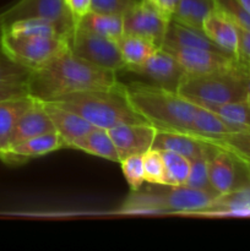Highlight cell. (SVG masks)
Listing matches in <instances>:
<instances>
[{
  "mask_svg": "<svg viewBox=\"0 0 250 251\" xmlns=\"http://www.w3.org/2000/svg\"><path fill=\"white\" fill-rule=\"evenodd\" d=\"M125 95L135 112L157 130L194 135V117L198 105L181 97L176 91L156 85L132 83L125 86Z\"/></svg>",
  "mask_w": 250,
  "mask_h": 251,
  "instance_id": "cell-2",
  "label": "cell"
},
{
  "mask_svg": "<svg viewBox=\"0 0 250 251\" xmlns=\"http://www.w3.org/2000/svg\"><path fill=\"white\" fill-rule=\"evenodd\" d=\"M65 147L63 139L56 131L38 135L28 140L12 145L5 150L0 158L11 163H21L31 158L44 156L50 152Z\"/></svg>",
  "mask_w": 250,
  "mask_h": 251,
  "instance_id": "cell-16",
  "label": "cell"
},
{
  "mask_svg": "<svg viewBox=\"0 0 250 251\" xmlns=\"http://www.w3.org/2000/svg\"><path fill=\"white\" fill-rule=\"evenodd\" d=\"M124 34H135L162 47L169 22L149 0L135 1L123 15Z\"/></svg>",
  "mask_w": 250,
  "mask_h": 251,
  "instance_id": "cell-10",
  "label": "cell"
},
{
  "mask_svg": "<svg viewBox=\"0 0 250 251\" xmlns=\"http://www.w3.org/2000/svg\"><path fill=\"white\" fill-rule=\"evenodd\" d=\"M176 92L189 102L205 108L247 100V93L239 76L235 73V66L227 73L203 75L185 74L178 85Z\"/></svg>",
  "mask_w": 250,
  "mask_h": 251,
  "instance_id": "cell-5",
  "label": "cell"
},
{
  "mask_svg": "<svg viewBox=\"0 0 250 251\" xmlns=\"http://www.w3.org/2000/svg\"><path fill=\"white\" fill-rule=\"evenodd\" d=\"M237 1L239 2L243 9H245L250 14V0H237Z\"/></svg>",
  "mask_w": 250,
  "mask_h": 251,
  "instance_id": "cell-42",
  "label": "cell"
},
{
  "mask_svg": "<svg viewBox=\"0 0 250 251\" xmlns=\"http://www.w3.org/2000/svg\"><path fill=\"white\" fill-rule=\"evenodd\" d=\"M208 176L213 190L223 195L250 184V166L233 152L215 145L207 157Z\"/></svg>",
  "mask_w": 250,
  "mask_h": 251,
  "instance_id": "cell-8",
  "label": "cell"
},
{
  "mask_svg": "<svg viewBox=\"0 0 250 251\" xmlns=\"http://www.w3.org/2000/svg\"><path fill=\"white\" fill-rule=\"evenodd\" d=\"M117 71L88 63L70 50L64 49L55 58L32 71L28 80L29 96L38 100H54L61 96L88 90L118 88Z\"/></svg>",
  "mask_w": 250,
  "mask_h": 251,
  "instance_id": "cell-1",
  "label": "cell"
},
{
  "mask_svg": "<svg viewBox=\"0 0 250 251\" xmlns=\"http://www.w3.org/2000/svg\"><path fill=\"white\" fill-rule=\"evenodd\" d=\"M29 96L28 83H0V102Z\"/></svg>",
  "mask_w": 250,
  "mask_h": 251,
  "instance_id": "cell-38",
  "label": "cell"
},
{
  "mask_svg": "<svg viewBox=\"0 0 250 251\" xmlns=\"http://www.w3.org/2000/svg\"><path fill=\"white\" fill-rule=\"evenodd\" d=\"M50 102L77 113L95 127L109 130L129 123H147L135 112L125 95V85L109 90H88L61 96Z\"/></svg>",
  "mask_w": 250,
  "mask_h": 251,
  "instance_id": "cell-3",
  "label": "cell"
},
{
  "mask_svg": "<svg viewBox=\"0 0 250 251\" xmlns=\"http://www.w3.org/2000/svg\"><path fill=\"white\" fill-rule=\"evenodd\" d=\"M216 9L213 0H180L172 20L196 29H202L203 20Z\"/></svg>",
  "mask_w": 250,
  "mask_h": 251,
  "instance_id": "cell-26",
  "label": "cell"
},
{
  "mask_svg": "<svg viewBox=\"0 0 250 251\" xmlns=\"http://www.w3.org/2000/svg\"><path fill=\"white\" fill-rule=\"evenodd\" d=\"M53 131H55V129H54L50 118L44 109L43 103L42 100H34L31 107L24 113V115L17 122L11 137H10L7 149L12 145H16L25 140L31 139V137Z\"/></svg>",
  "mask_w": 250,
  "mask_h": 251,
  "instance_id": "cell-17",
  "label": "cell"
},
{
  "mask_svg": "<svg viewBox=\"0 0 250 251\" xmlns=\"http://www.w3.org/2000/svg\"><path fill=\"white\" fill-rule=\"evenodd\" d=\"M210 142L233 152L244 161L250 162V129L232 132L220 139L211 140Z\"/></svg>",
  "mask_w": 250,
  "mask_h": 251,
  "instance_id": "cell-30",
  "label": "cell"
},
{
  "mask_svg": "<svg viewBox=\"0 0 250 251\" xmlns=\"http://www.w3.org/2000/svg\"><path fill=\"white\" fill-rule=\"evenodd\" d=\"M69 47L61 37H36L14 34L2 29L1 50L15 63L28 70L41 69Z\"/></svg>",
  "mask_w": 250,
  "mask_h": 251,
  "instance_id": "cell-6",
  "label": "cell"
},
{
  "mask_svg": "<svg viewBox=\"0 0 250 251\" xmlns=\"http://www.w3.org/2000/svg\"><path fill=\"white\" fill-rule=\"evenodd\" d=\"M216 193L199 190L188 185L169 186L164 190H149L134 194L124 203L126 212H158L171 211L176 213H200L217 199Z\"/></svg>",
  "mask_w": 250,
  "mask_h": 251,
  "instance_id": "cell-4",
  "label": "cell"
},
{
  "mask_svg": "<svg viewBox=\"0 0 250 251\" xmlns=\"http://www.w3.org/2000/svg\"><path fill=\"white\" fill-rule=\"evenodd\" d=\"M120 161L132 154H144L152 149L157 129L149 123H129L108 130Z\"/></svg>",
  "mask_w": 250,
  "mask_h": 251,
  "instance_id": "cell-13",
  "label": "cell"
},
{
  "mask_svg": "<svg viewBox=\"0 0 250 251\" xmlns=\"http://www.w3.org/2000/svg\"><path fill=\"white\" fill-rule=\"evenodd\" d=\"M31 96L0 102V156L7 149L12 131L20 118L33 103Z\"/></svg>",
  "mask_w": 250,
  "mask_h": 251,
  "instance_id": "cell-21",
  "label": "cell"
},
{
  "mask_svg": "<svg viewBox=\"0 0 250 251\" xmlns=\"http://www.w3.org/2000/svg\"><path fill=\"white\" fill-rule=\"evenodd\" d=\"M42 103L53 123L54 129L63 139L65 147L71 149L76 140L81 139L95 129L93 125L73 110L66 109L50 100H42Z\"/></svg>",
  "mask_w": 250,
  "mask_h": 251,
  "instance_id": "cell-15",
  "label": "cell"
},
{
  "mask_svg": "<svg viewBox=\"0 0 250 251\" xmlns=\"http://www.w3.org/2000/svg\"><path fill=\"white\" fill-rule=\"evenodd\" d=\"M164 17L172 20L180 0H149Z\"/></svg>",
  "mask_w": 250,
  "mask_h": 251,
  "instance_id": "cell-39",
  "label": "cell"
},
{
  "mask_svg": "<svg viewBox=\"0 0 250 251\" xmlns=\"http://www.w3.org/2000/svg\"><path fill=\"white\" fill-rule=\"evenodd\" d=\"M202 31L216 46L235 58L238 49L237 25L217 7L203 20Z\"/></svg>",
  "mask_w": 250,
  "mask_h": 251,
  "instance_id": "cell-18",
  "label": "cell"
},
{
  "mask_svg": "<svg viewBox=\"0 0 250 251\" xmlns=\"http://www.w3.org/2000/svg\"><path fill=\"white\" fill-rule=\"evenodd\" d=\"M124 178L132 191H137L145 183L144 154H132L120 161Z\"/></svg>",
  "mask_w": 250,
  "mask_h": 251,
  "instance_id": "cell-33",
  "label": "cell"
},
{
  "mask_svg": "<svg viewBox=\"0 0 250 251\" xmlns=\"http://www.w3.org/2000/svg\"><path fill=\"white\" fill-rule=\"evenodd\" d=\"M162 48L172 54L183 66L186 74L203 75V74L227 73L234 69L237 59L228 53L210 50L202 48H189L163 44Z\"/></svg>",
  "mask_w": 250,
  "mask_h": 251,
  "instance_id": "cell-11",
  "label": "cell"
},
{
  "mask_svg": "<svg viewBox=\"0 0 250 251\" xmlns=\"http://www.w3.org/2000/svg\"><path fill=\"white\" fill-rule=\"evenodd\" d=\"M66 2L73 12L75 22H77L81 17L85 16L90 11L92 0H66Z\"/></svg>",
  "mask_w": 250,
  "mask_h": 251,
  "instance_id": "cell-40",
  "label": "cell"
},
{
  "mask_svg": "<svg viewBox=\"0 0 250 251\" xmlns=\"http://www.w3.org/2000/svg\"><path fill=\"white\" fill-rule=\"evenodd\" d=\"M136 0H92L90 11L103 12V14L124 15Z\"/></svg>",
  "mask_w": 250,
  "mask_h": 251,
  "instance_id": "cell-36",
  "label": "cell"
},
{
  "mask_svg": "<svg viewBox=\"0 0 250 251\" xmlns=\"http://www.w3.org/2000/svg\"><path fill=\"white\" fill-rule=\"evenodd\" d=\"M38 17L54 24L61 37L69 39L76 28L74 15L66 0H19L0 14L2 27L22 19Z\"/></svg>",
  "mask_w": 250,
  "mask_h": 251,
  "instance_id": "cell-7",
  "label": "cell"
},
{
  "mask_svg": "<svg viewBox=\"0 0 250 251\" xmlns=\"http://www.w3.org/2000/svg\"><path fill=\"white\" fill-rule=\"evenodd\" d=\"M1 36H2V25L0 22V49H1Z\"/></svg>",
  "mask_w": 250,
  "mask_h": 251,
  "instance_id": "cell-43",
  "label": "cell"
},
{
  "mask_svg": "<svg viewBox=\"0 0 250 251\" xmlns=\"http://www.w3.org/2000/svg\"><path fill=\"white\" fill-rule=\"evenodd\" d=\"M207 157L208 156H203V157H199V158H195V159H191L190 172H189V176L185 185L190 186V188H194V189H199V190L216 193V191L212 189V186H211V183H210Z\"/></svg>",
  "mask_w": 250,
  "mask_h": 251,
  "instance_id": "cell-34",
  "label": "cell"
},
{
  "mask_svg": "<svg viewBox=\"0 0 250 251\" xmlns=\"http://www.w3.org/2000/svg\"><path fill=\"white\" fill-rule=\"evenodd\" d=\"M235 73H237L240 81H242L243 87H244L245 93H247V100L250 103V68L240 65L237 61V64H235Z\"/></svg>",
  "mask_w": 250,
  "mask_h": 251,
  "instance_id": "cell-41",
  "label": "cell"
},
{
  "mask_svg": "<svg viewBox=\"0 0 250 251\" xmlns=\"http://www.w3.org/2000/svg\"><path fill=\"white\" fill-rule=\"evenodd\" d=\"M76 28L85 29V31L117 41L119 37L124 34L123 15L88 11L85 16H82L76 22Z\"/></svg>",
  "mask_w": 250,
  "mask_h": 251,
  "instance_id": "cell-23",
  "label": "cell"
},
{
  "mask_svg": "<svg viewBox=\"0 0 250 251\" xmlns=\"http://www.w3.org/2000/svg\"><path fill=\"white\" fill-rule=\"evenodd\" d=\"M238 49L235 59L243 66L250 68V32L237 26Z\"/></svg>",
  "mask_w": 250,
  "mask_h": 251,
  "instance_id": "cell-37",
  "label": "cell"
},
{
  "mask_svg": "<svg viewBox=\"0 0 250 251\" xmlns=\"http://www.w3.org/2000/svg\"><path fill=\"white\" fill-rule=\"evenodd\" d=\"M198 215L250 216V184L217 196L208 207Z\"/></svg>",
  "mask_w": 250,
  "mask_h": 251,
  "instance_id": "cell-19",
  "label": "cell"
},
{
  "mask_svg": "<svg viewBox=\"0 0 250 251\" xmlns=\"http://www.w3.org/2000/svg\"><path fill=\"white\" fill-rule=\"evenodd\" d=\"M152 149L174 152L191 161L199 157L208 156L215 149V144L185 132L157 130Z\"/></svg>",
  "mask_w": 250,
  "mask_h": 251,
  "instance_id": "cell-14",
  "label": "cell"
},
{
  "mask_svg": "<svg viewBox=\"0 0 250 251\" xmlns=\"http://www.w3.org/2000/svg\"><path fill=\"white\" fill-rule=\"evenodd\" d=\"M220 11L229 17L238 27L250 32V14L240 6L237 0H213Z\"/></svg>",
  "mask_w": 250,
  "mask_h": 251,
  "instance_id": "cell-35",
  "label": "cell"
},
{
  "mask_svg": "<svg viewBox=\"0 0 250 251\" xmlns=\"http://www.w3.org/2000/svg\"><path fill=\"white\" fill-rule=\"evenodd\" d=\"M71 149L80 150L92 156L100 157V158L108 159V161L120 163V157L118 153L115 145L110 137L109 132L105 129L95 127L88 134L82 136L81 139L76 140L73 144Z\"/></svg>",
  "mask_w": 250,
  "mask_h": 251,
  "instance_id": "cell-22",
  "label": "cell"
},
{
  "mask_svg": "<svg viewBox=\"0 0 250 251\" xmlns=\"http://www.w3.org/2000/svg\"><path fill=\"white\" fill-rule=\"evenodd\" d=\"M238 130L250 129V103L248 100L225 103L208 108Z\"/></svg>",
  "mask_w": 250,
  "mask_h": 251,
  "instance_id": "cell-28",
  "label": "cell"
},
{
  "mask_svg": "<svg viewBox=\"0 0 250 251\" xmlns=\"http://www.w3.org/2000/svg\"><path fill=\"white\" fill-rule=\"evenodd\" d=\"M2 29L14 34H22V36H36V37H61L58 28L50 21L38 17L31 19H22L11 22L7 26L2 27ZM64 38V37H61ZM66 39V38H65Z\"/></svg>",
  "mask_w": 250,
  "mask_h": 251,
  "instance_id": "cell-27",
  "label": "cell"
},
{
  "mask_svg": "<svg viewBox=\"0 0 250 251\" xmlns=\"http://www.w3.org/2000/svg\"><path fill=\"white\" fill-rule=\"evenodd\" d=\"M248 163H249V166H250V162H248Z\"/></svg>",
  "mask_w": 250,
  "mask_h": 251,
  "instance_id": "cell-44",
  "label": "cell"
},
{
  "mask_svg": "<svg viewBox=\"0 0 250 251\" xmlns=\"http://www.w3.org/2000/svg\"><path fill=\"white\" fill-rule=\"evenodd\" d=\"M115 42L125 61V68L140 65L161 48L150 39L135 34H123Z\"/></svg>",
  "mask_w": 250,
  "mask_h": 251,
  "instance_id": "cell-25",
  "label": "cell"
},
{
  "mask_svg": "<svg viewBox=\"0 0 250 251\" xmlns=\"http://www.w3.org/2000/svg\"><path fill=\"white\" fill-rule=\"evenodd\" d=\"M32 71L15 63L0 49V83H28Z\"/></svg>",
  "mask_w": 250,
  "mask_h": 251,
  "instance_id": "cell-32",
  "label": "cell"
},
{
  "mask_svg": "<svg viewBox=\"0 0 250 251\" xmlns=\"http://www.w3.org/2000/svg\"><path fill=\"white\" fill-rule=\"evenodd\" d=\"M70 50L78 58L108 70H124L125 61L117 42L104 36L75 28L69 41Z\"/></svg>",
  "mask_w": 250,
  "mask_h": 251,
  "instance_id": "cell-9",
  "label": "cell"
},
{
  "mask_svg": "<svg viewBox=\"0 0 250 251\" xmlns=\"http://www.w3.org/2000/svg\"><path fill=\"white\" fill-rule=\"evenodd\" d=\"M124 70L147 78L152 85L171 91H176L181 78L186 74L178 60L162 47L142 64L129 66Z\"/></svg>",
  "mask_w": 250,
  "mask_h": 251,
  "instance_id": "cell-12",
  "label": "cell"
},
{
  "mask_svg": "<svg viewBox=\"0 0 250 251\" xmlns=\"http://www.w3.org/2000/svg\"><path fill=\"white\" fill-rule=\"evenodd\" d=\"M163 44L176 47H189V48H202L210 49V50L223 51L227 53L220 47L216 46L210 38L205 34L202 29H196L193 27L185 26L174 20L169 22L168 29H167L166 37H164ZM162 44V46H163ZM229 54V53H228ZM232 55V54H230Z\"/></svg>",
  "mask_w": 250,
  "mask_h": 251,
  "instance_id": "cell-20",
  "label": "cell"
},
{
  "mask_svg": "<svg viewBox=\"0 0 250 251\" xmlns=\"http://www.w3.org/2000/svg\"><path fill=\"white\" fill-rule=\"evenodd\" d=\"M166 168L164 186L185 185L190 172V159L174 152L161 151Z\"/></svg>",
  "mask_w": 250,
  "mask_h": 251,
  "instance_id": "cell-29",
  "label": "cell"
},
{
  "mask_svg": "<svg viewBox=\"0 0 250 251\" xmlns=\"http://www.w3.org/2000/svg\"><path fill=\"white\" fill-rule=\"evenodd\" d=\"M240 131L232 125L225 123L215 112L205 107L198 105L195 117H194V135L200 139L211 141L220 137L229 135L232 132Z\"/></svg>",
  "mask_w": 250,
  "mask_h": 251,
  "instance_id": "cell-24",
  "label": "cell"
},
{
  "mask_svg": "<svg viewBox=\"0 0 250 251\" xmlns=\"http://www.w3.org/2000/svg\"><path fill=\"white\" fill-rule=\"evenodd\" d=\"M144 171L146 183L164 186L166 168H164V161L161 151L151 149L144 153Z\"/></svg>",
  "mask_w": 250,
  "mask_h": 251,
  "instance_id": "cell-31",
  "label": "cell"
}]
</instances>
